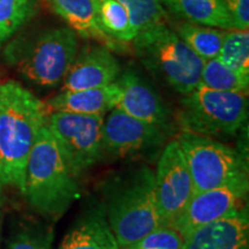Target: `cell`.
I'll list each match as a JSON object with an SVG mask.
<instances>
[{"label": "cell", "mask_w": 249, "mask_h": 249, "mask_svg": "<svg viewBox=\"0 0 249 249\" xmlns=\"http://www.w3.org/2000/svg\"><path fill=\"white\" fill-rule=\"evenodd\" d=\"M120 74L119 61L110 49L102 44L86 45L67 71L61 91L108 86L116 82Z\"/></svg>", "instance_id": "13"}, {"label": "cell", "mask_w": 249, "mask_h": 249, "mask_svg": "<svg viewBox=\"0 0 249 249\" xmlns=\"http://www.w3.org/2000/svg\"><path fill=\"white\" fill-rule=\"evenodd\" d=\"M123 249H138L135 247V246H130V247H126V248H123Z\"/></svg>", "instance_id": "28"}, {"label": "cell", "mask_w": 249, "mask_h": 249, "mask_svg": "<svg viewBox=\"0 0 249 249\" xmlns=\"http://www.w3.org/2000/svg\"><path fill=\"white\" fill-rule=\"evenodd\" d=\"M36 0H0V42L8 39L33 18Z\"/></svg>", "instance_id": "23"}, {"label": "cell", "mask_w": 249, "mask_h": 249, "mask_svg": "<svg viewBox=\"0 0 249 249\" xmlns=\"http://www.w3.org/2000/svg\"><path fill=\"white\" fill-rule=\"evenodd\" d=\"M167 134L160 127L136 119L119 107L110 111L103 124V152L126 158L160 148Z\"/></svg>", "instance_id": "11"}, {"label": "cell", "mask_w": 249, "mask_h": 249, "mask_svg": "<svg viewBox=\"0 0 249 249\" xmlns=\"http://www.w3.org/2000/svg\"><path fill=\"white\" fill-rule=\"evenodd\" d=\"M53 233L44 227H29L15 234L6 249H51Z\"/></svg>", "instance_id": "25"}, {"label": "cell", "mask_w": 249, "mask_h": 249, "mask_svg": "<svg viewBox=\"0 0 249 249\" xmlns=\"http://www.w3.org/2000/svg\"><path fill=\"white\" fill-rule=\"evenodd\" d=\"M200 86L218 91L247 92L249 80L241 77L225 66L218 58L204 61L202 67Z\"/></svg>", "instance_id": "22"}, {"label": "cell", "mask_w": 249, "mask_h": 249, "mask_svg": "<svg viewBox=\"0 0 249 249\" xmlns=\"http://www.w3.org/2000/svg\"><path fill=\"white\" fill-rule=\"evenodd\" d=\"M217 58L230 70L249 80V30H225Z\"/></svg>", "instance_id": "21"}, {"label": "cell", "mask_w": 249, "mask_h": 249, "mask_svg": "<svg viewBox=\"0 0 249 249\" xmlns=\"http://www.w3.org/2000/svg\"><path fill=\"white\" fill-rule=\"evenodd\" d=\"M156 198L161 226H172L194 193L192 177L177 140L165 145L155 173Z\"/></svg>", "instance_id": "9"}, {"label": "cell", "mask_w": 249, "mask_h": 249, "mask_svg": "<svg viewBox=\"0 0 249 249\" xmlns=\"http://www.w3.org/2000/svg\"><path fill=\"white\" fill-rule=\"evenodd\" d=\"M176 34L185 44L203 61L217 58L225 30L202 26L192 22H182L176 27Z\"/></svg>", "instance_id": "19"}, {"label": "cell", "mask_w": 249, "mask_h": 249, "mask_svg": "<svg viewBox=\"0 0 249 249\" xmlns=\"http://www.w3.org/2000/svg\"><path fill=\"white\" fill-rule=\"evenodd\" d=\"M104 118L62 111L52 112L46 118V126L76 178L104 157Z\"/></svg>", "instance_id": "8"}, {"label": "cell", "mask_w": 249, "mask_h": 249, "mask_svg": "<svg viewBox=\"0 0 249 249\" xmlns=\"http://www.w3.org/2000/svg\"><path fill=\"white\" fill-rule=\"evenodd\" d=\"M120 89L117 107L136 119L160 127L169 134L173 130L172 112L158 92L132 70L121 71L116 81Z\"/></svg>", "instance_id": "12"}, {"label": "cell", "mask_w": 249, "mask_h": 249, "mask_svg": "<svg viewBox=\"0 0 249 249\" xmlns=\"http://www.w3.org/2000/svg\"><path fill=\"white\" fill-rule=\"evenodd\" d=\"M234 29L249 28V0H224Z\"/></svg>", "instance_id": "27"}, {"label": "cell", "mask_w": 249, "mask_h": 249, "mask_svg": "<svg viewBox=\"0 0 249 249\" xmlns=\"http://www.w3.org/2000/svg\"><path fill=\"white\" fill-rule=\"evenodd\" d=\"M177 141L185 156L194 193L248 178L247 157L217 139L181 130Z\"/></svg>", "instance_id": "7"}, {"label": "cell", "mask_w": 249, "mask_h": 249, "mask_svg": "<svg viewBox=\"0 0 249 249\" xmlns=\"http://www.w3.org/2000/svg\"><path fill=\"white\" fill-rule=\"evenodd\" d=\"M134 52L151 74L181 95L200 85L204 61L165 22L139 33Z\"/></svg>", "instance_id": "4"}, {"label": "cell", "mask_w": 249, "mask_h": 249, "mask_svg": "<svg viewBox=\"0 0 249 249\" xmlns=\"http://www.w3.org/2000/svg\"><path fill=\"white\" fill-rule=\"evenodd\" d=\"M183 238L170 226H160L145 235L138 244V249H181Z\"/></svg>", "instance_id": "26"}, {"label": "cell", "mask_w": 249, "mask_h": 249, "mask_svg": "<svg viewBox=\"0 0 249 249\" xmlns=\"http://www.w3.org/2000/svg\"><path fill=\"white\" fill-rule=\"evenodd\" d=\"M181 249H249L248 207L196 229Z\"/></svg>", "instance_id": "14"}, {"label": "cell", "mask_w": 249, "mask_h": 249, "mask_svg": "<svg viewBox=\"0 0 249 249\" xmlns=\"http://www.w3.org/2000/svg\"><path fill=\"white\" fill-rule=\"evenodd\" d=\"M103 207L120 249L136 245L160 225L155 172L133 167L107 177L101 185Z\"/></svg>", "instance_id": "2"}, {"label": "cell", "mask_w": 249, "mask_h": 249, "mask_svg": "<svg viewBox=\"0 0 249 249\" xmlns=\"http://www.w3.org/2000/svg\"><path fill=\"white\" fill-rule=\"evenodd\" d=\"M77 179L45 124L28 158L23 195L38 213L59 218L80 197Z\"/></svg>", "instance_id": "3"}, {"label": "cell", "mask_w": 249, "mask_h": 249, "mask_svg": "<svg viewBox=\"0 0 249 249\" xmlns=\"http://www.w3.org/2000/svg\"><path fill=\"white\" fill-rule=\"evenodd\" d=\"M118 1H120L128 12L130 22L136 35L156 24L165 22L166 20V13L160 0H118Z\"/></svg>", "instance_id": "24"}, {"label": "cell", "mask_w": 249, "mask_h": 249, "mask_svg": "<svg viewBox=\"0 0 249 249\" xmlns=\"http://www.w3.org/2000/svg\"><path fill=\"white\" fill-rule=\"evenodd\" d=\"M45 2L77 36L96 40L111 51L119 50L123 45L103 33L98 22L97 0H45Z\"/></svg>", "instance_id": "16"}, {"label": "cell", "mask_w": 249, "mask_h": 249, "mask_svg": "<svg viewBox=\"0 0 249 249\" xmlns=\"http://www.w3.org/2000/svg\"><path fill=\"white\" fill-rule=\"evenodd\" d=\"M98 22L103 33L119 44L132 43L136 33L129 14L118 0H97Z\"/></svg>", "instance_id": "20"}, {"label": "cell", "mask_w": 249, "mask_h": 249, "mask_svg": "<svg viewBox=\"0 0 249 249\" xmlns=\"http://www.w3.org/2000/svg\"><path fill=\"white\" fill-rule=\"evenodd\" d=\"M160 2L188 22L223 30L234 29L224 0H160Z\"/></svg>", "instance_id": "18"}, {"label": "cell", "mask_w": 249, "mask_h": 249, "mask_svg": "<svg viewBox=\"0 0 249 249\" xmlns=\"http://www.w3.org/2000/svg\"><path fill=\"white\" fill-rule=\"evenodd\" d=\"M120 98V89L117 82L98 88L67 90L52 97L46 107L54 111L71 112L87 116H105L117 107Z\"/></svg>", "instance_id": "17"}, {"label": "cell", "mask_w": 249, "mask_h": 249, "mask_svg": "<svg viewBox=\"0 0 249 249\" xmlns=\"http://www.w3.org/2000/svg\"><path fill=\"white\" fill-rule=\"evenodd\" d=\"M59 249H120L102 202H93L83 210Z\"/></svg>", "instance_id": "15"}, {"label": "cell", "mask_w": 249, "mask_h": 249, "mask_svg": "<svg viewBox=\"0 0 249 249\" xmlns=\"http://www.w3.org/2000/svg\"><path fill=\"white\" fill-rule=\"evenodd\" d=\"M248 93L198 85L183 95L176 119L181 130L213 139L235 136L248 120Z\"/></svg>", "instance_id": "6"}, {"label": "cell", "mask_w": 249, "mask_h": 249, "mask_svg": "<svg viewBox=\"0 0 249 249\" xmlns=\"http://www.w3.org/2000/svg\"><path fill=\"white\" fill-rule=\"evenodd\" d=\"M0 225H1V224H0Z\"/></svg>", "instance_id": "30"}, {"label": "cell", "mask_w": 249, "mask_h": 249, "mask_svg": "<svg viewBox=\"0 0 249 249\" xmlns=\"http://www.w3.org/2000/svg\"><path fill=\"white\" fill-rule=\"evenodd\" d=\"M0 46H1V42H0Z\"/></svg>", "instance_id": "29"}, {"label": "cell", "mask_w": 249, "mask_h": 249, "mask_svg": "<svg viewBox=\"0 0 249 249\" xmlns=\"http://www.w3.org/2000/svg\"><path fill=\"white\" fill-rule=\"evenodd\" d=\"M77 52L76 34L71 28L60 27L8 45L5 57L27 81L52 88L62 82Z\"/></svg>", "instance_id": "5"}, {"label": "cell", "mask_w": 249, "mask_h": 249, "mask_svg": "<svg viewBox=\"0 0 249 249\" xmlns=\"http://www.w3.org/2000/svg\"><path fill=\"white\" fill-rule=\"evenodd\" d=\"M46 118V105L20 83L0 85V188L24 194L28 158Z\"/></svg>", "instance_id": "1"}, {"label": "cell", "mask_w": 249, "mask_h": 249, "mask_svg": "<svg viewBox=\"0 0 249 249\" xmlns=\"http://www.w3.org/2000/svg\"><path fill=\"white\" fill-rule=\"evenodd\" d=\"M249 179H239L227 185L195 193L183 213L172 224L183 239L198 227L234 213L247 207Z\"/></svg>", "instance_id": "10"}]
</instances>
